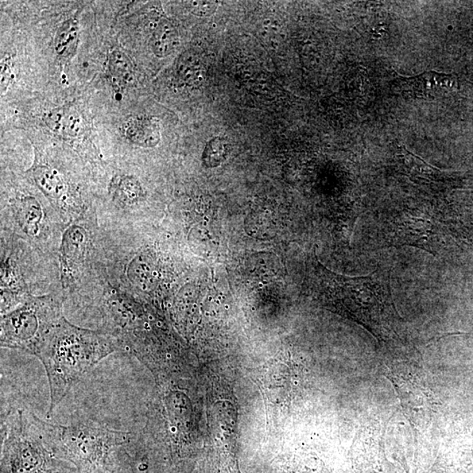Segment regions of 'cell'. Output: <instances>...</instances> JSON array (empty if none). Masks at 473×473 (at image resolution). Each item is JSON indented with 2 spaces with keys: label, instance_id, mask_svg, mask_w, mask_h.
Masks as SVG:
<instances>
[{
  "label": "cell",
  "instance_id": "11",
  "mask_svg": "<svg viewBox=\"0 0 473 473\" xmlns=\"http://www.w3.org/2000/svg\"><path fill=\"white\" fill-rule=\"evenodd\" d=\"M177 71L181 79L188 84L196 85L203 82L204 66L196 54L185 52L178 61Z\"/></svg>",
  "mask_w": 473,
  "mask_h": 473
},
{
  "label": "cell",
  "instance_id": "12",
  "mask_svg": "<svg viewBox=\"0 0 473 473\" xmlns=\"http://www.w3.org/2000/svg\"><path fill=\"white\" fill-rule=\"evenodd\" d=\"M109 71L116 79L124 84L133 85L136 82L133 64L120 50L115 49L110 54Z\"/></svg>",
  "mask_w": 473,
  "mask_h": 473
},
{
  "label": "cell",
  "instance_id": "2",
  "mask_svg": "<svg viewBox=\"0 0 473 473\" xmlns=\"http://www.w3.org/2000/svg\"><path fill=\"white\" fill-rule=\"evenodd\" d=\"M2 444L1 473H77L55 449L57 425L26 409L11 411Z\"/></svg>",
  "mask_w": 473,
  "mask_h": 473
},
{
  "label": "cell",
  "instance_id": "4",
  "mask_svg": "<svg viewBox=\"0 0 473 473\" xmlns=\"http://www.w3.org/2000/svg\"><path fill=\"white\" fill-rule=\"evenodd\" d=\"M131 433L80 424L57 425L55 449L77 473H114L116 449L129 443Z\"/></svg>",
  "mask_w": 473,
  "mask_h": 473
},
{
  "label": "cell",
  "instance_id": "10",
  "mask_svg": "<svg viewBox=\"0 0 473 473\" xmlns=\"http://www.w3.org/2000/svg\"><path fill=\"white\" fill-rule=\"evenodd\" d=\"M179 44V36L171 22L162 19L155 28L151 40V46L155 56L164 58L176 50Z\"/></svg>",
  "mask_w": 473,
  "mask_h": 473
},
{
  "label": "cell",
  "instance_id": "15",
  "mask_svg": "<svg viewBox=\"0 0 473 473\" xmlns=\"http://www.w3.org/2000/svg\"><path fill=\"white\" fill-rule=\"evenodd\" d=\"M230 151V144L226 139L215 137L207 143L203 153L204 164L214 168L226 160Z\"/></svg>",
  "mask_w": 473,
  "mask_h": 473
},
{
  "label": "cell",
  "instance_id": "8",
  "mask_svg": "<svg viewBox=\"0 0 473 473\" xmlns=\"http://www.w3.org/2000/svg\"><path fill=\"white\" fill-rule=\"evenodd\" d=\"M33 176L41 191L61 209H65L64 199L66 194L68 193V186L60 173L49 166L38 165L33 169Z\"/></svg>",
  "mask_w": 473,
  "mask_h": 473
},
{
  "label": "cell",
  "instance_id": "17",
  "mask_svg": "<svg viewBox=\"0 0 473 473\" xmlns=\"http://www.w3.org/2000/svg\"><path fill=\"white\" fill-rule=\"evenodd\" d=\"M65 114V108H57L46 115L45 122L50 129L58 134H61Z\"/></svg>",
  "mask_w": 473,
  "mask_h": 473
},
{
  "label": "cell",
  "instance_id": "5",
  "mask_svg": "<svg viewBox=\"0 0 473 473\" xmlns=\"http://www.w3.org/2000/svg\"><path fill=\"white\" fill-rule=\"evenodd\" d=\"M63 317L61 297L29 296L1 315V347L36 355L46 336Z\"/></svg>",
  "mask_w": 473,
  "mask_h": 473
},
{
  "label": "cell",
  "instance_id": "6",
  "mask_svg": "<svg viewBox=\"0 0 473 473\" xmlns=\"http://www.w3.org/2000/svg\"><path fill=\"white\" fill-rule=\"evenodd\" d=\"M397 88L407 98L434 100L459 90V79L452 74L429 71L394 81Z\"/></svg>",
  "mask_w": 473,
  "mask_h": 473
},
{
  "label": "cell",
  "instance_id": "18",
  "mask_svg": "<svg viewBox=\"0 0 473 473\" xmlns=\"http://www.w3.org/2000/svg\"><path fill=\"white\" fill-rule=\"evenodd\" d=\"M189 6L193 14L200 17H209L218 9V2L195 1L189 3Z\"/></svg>",
  "mask_w": 473,
  "mask_h": 473
},
{
  "label": "cell",
  "instance_id": "14",
  "mask_svg": "<svg viewBox=\"0 0 473 473\" xmlns=\"http://www.w3.org/2000/svg\"><path fill=\"white\" fill-rule=\"evenodd\" d=\"M79 25L75 19H68L58 29L55 39V49L58 56L67 55L77 40Z\"/></svg>",
  "mask_w": 473,
  "mask_h": 473
},
{
  "label": "cell",
  "instance_id": "1",
  "mask_svg": "<svg viewBox=\"0 0 473 473\" xmlns=\"http://www.w3.org/2000/svg\"><path fill=\"white\" fill-rule=\"evenodd\" d=\"M125 351L118 337L107 331L76 327L64 317L46 336L36 355L48 375V416L85 374L114 352Z\"/></svg>",
  "mask_w": 473,
  "mask_h": 473
},
{
  "label": "cell",
  "instance_id": "16",
  "mask_svg": "<svg viewBox=\"0 0 473 473\" xmlns=\"http://www.w3.org/2000/svg\"><path fill=\"white\" fill-rule=\"evenodd\" d=\"M84 122L82 116L75 108H65L61 135L76 138L84 133Z\"/></svg>",
  "mask_w": 473,
  "mask_h": 473
},
{
  "label": "cell",
  "instance_id": "13",
  "mask_svg": "<svg viewBox=\"0 0 473 473\" xmlns=\"http://www.w3.org/2000/svg\"><path fill=\"white\" fill-rule=\"evenodd\" d=\"M142 195L141 184L136 178L122 176L115 182V199L123 204H136Z\"/></svg>",
  "mask_w": 473,
  "mask_h": 473
},
{
  "label": "cell",
  "instance_id": "9",
  "mask_svg": "<svg viewBox=\"0 0 473 473\" xmlns=\"http://www.w3.org/2000/svg\"><path fill=\"white\" fill-rule=\"evenodd\" d=\"M125 134L134 144L150 149L161 141L160 124L154 118L131 119L126 124Z\"/></svg>",
  "mask_w": 473,
  "mask_h": 473
},
{
  "label": "cell",
  "instance_id": "3",
  "mask_svg": "<svg viewBox=\"0 0 473 473\" xmlns=\"http://www.w3.org/2000/svg\"><path fill=\"white\" fill-rule=\"evenodd\" d=\"M314 285L322 294L344 304L364 327L374 329L397 315L392 297L390 272L377 269L360 277L332 273L319 262L313 266Z\"/></svg>",
  "mask_w": 473,
  "mask_h": 473
},
{
  "label": "cell",
  "instance_id": "7",
  "mask_svg": "<svg viewBox=\"0 0 473 473\" xmlns=\"http://www.w3.org/2000/svg\"><path fill=\"white\" fill-rule=\"evenodd\" d=\"M11 207L18 227L29 238L39 240L42 226L46 223L44 211L40 201L34 196H17L11 200Z\"/></svg>",
  "mask_w": 473,
  "mask_h": 473
}]
</instances>
